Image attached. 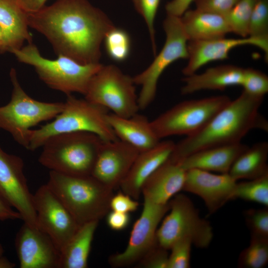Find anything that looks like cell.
Returning a JSON list of instances; mask_svg holds the SVG:
<instances>
[{
	"instance_id": "obj_1",
	"label": "cell",
	"mask_w": 268,
	"mask_h": 268,
	"mask_svg": "<svg viewBox=\"0 0 268 268\" xmlns=\"http://www.w3.org/2000/svg\"><path fill=\"white\" fill-rule=\"evenodd\" d=\"M28 26L44 35L59 55L84 65L99 63L101 45L115 26L88 0H57L38 11L26 12Z\"/></svg>"
},
{
	"instance_id": "obj_2",
	"label": "cell",
	"mask_w": 268,
	"mask_h": 268,
	"mask_svg": "<svg viewBox=\"0 0 268 268\" xmlns=\"http://www.w3.org/2000/svg\"><path fill=\"white\" fill-rule=\"evenodd\" d=\"M264 97L243 91L197 133L175 143L169 158L179 161L205 148L240 142L251 130H268V122L259 112Z\"/></svg>"
},
{
	"instance_id": "obj_3",
	"label": "cell",
	"mask_w": 268,
	"mask_h": 268,
	"mask_svg": "<svg viewBox=\"0 0 268 268\" xmlns=\"http://www.w3.org/2000/svg\"><path fill=\"white\" fill-rule=\"evenodd\" d=\"M46 184L79 226L99 221L110 210L113 190L91 175L73 176L50 171Z\"/></svg>"
},
{
	"instance_id": "obj_4",
	"label": "cell",
	"mask_w": 268,
	"mask_h": 268,
	"mask_svg": "<svg viewBox=\"0 0 268 268\" xmlns=\"http://www.w3.org/2000/svg\"><path fill=\"white\" fill-rule=\"evenodd\" d=\"M108 110L85 98L67 95L62 111L54 121L32 130L28 149L34 151L42 147L49 138L68 133H90L104 141L118 140L107 121Z\"/></svg>"
},
{
	"instance_id": "obj_5",
	"label": "cell",
	"mask_w": 268,
	"mask_h": 268,
	"mask_svg": "<svg viewBox=\"0 0 268 268\" xmlns=\"http://www.w3.org/2000/svg\"><path fill=\"white\" fill-rule=\"evenodd\" d=\"M104 141L87 132L64 133L49 138L43 144L39 162L61 174L73 176L91 175Z\"/></svg>"
},
{
	"instance_id": "obj_6",
	"label": "cell",
	"mask_w": 268,
	"mask_h": 268,
	"mask_svg": "<svg viewBox=\"0 0 268 268\" xmlns=\"http://www.w3.org/2000/svg\"><path fill=\"white\" fill-rule=\"evenodd\" d=\"M17 60L33 66L39 78L50 88L67 95L77 92L84 95L93 76L102 65L81 64L65 56L54 60L42 57L32 43L10 52Z\"/></svg>"
},
{
	"instance_id": "obj_7",
	"label": "cell",
	"mask_w": 268,
	"mask_h": 268,
	"mask_svg": "<svg viewBox=\"0 0 268 268\" xmlns=\"http://www.w3.org/2000/svg\"><path fill=\"white\" fill-rule=\"evenodd\" d=\"M12 84L11 99L0 107V129L28 149L32 130L39 123L55 118L63 110V102H45L30 97L20 86L14 68L10 71Z\"/></svg>"
},
{
	"instance_id": "obj_8",
	"label": "cell",
	"mask_w": 268,
	"mask_h": 268,
	"mask_svg": "<svg viewBox=\"0 0 268 268\" xmlns=\"http://www.w3.org/2000/svg\"><path fill=\"white\" fill-rule=\"evenodd\" d=\"M169 213L157 228V243L166 250L181 239L190 240L197 248H206L213 236L209 222L202 218L191 199L183 194H177L169 201Z\"/></svg>"
},
{
	"instance_id": "obj_9",
	"label": "cell",
	"mask_w": 268,
	"mask_h": 268,
	"mask_svg": "<svg viewBox=\"0 0 268 268\" xmlns=\"http://www.w3.org/2000/svg\"><path fill=\"white\" fill-rule=\"evenodd\" d=\"M219 95L180 102L151 121L159 139L175 135H192L204 127L230 102Z\"/></svg>"
},
{
	"instance_id": "obj_10",
	"label": "cell",
	"mask_w": 268,
	"mask_h": 268,
	"mask_svg": "<svg viewBox=\"0 0 268 268\" xmlns=\"http://www.w3.org/2000/svg\"><path fill=\"white\" fill-rule=\"evenodd\" d=\"M84 95L89 101L120 117H131L139 110L133 77L114 65H102L91 79Z\"/></svg>"
},
{
	"instance_id": "obj_11",
	"label": "cell",
	"mask_w": 268,
	"mask_h": 268,
	"mask_svg": "<svg viewBox=\"0 0 268 268\" xmlns=\"http://www.w3.org/2000/svg\"><path fill=\"white\" fill-rule=\"evenodd\" d=\"M163 26L166 40L162 49L146 69L133 77L134 84L141 86L137 99L139 110L154 100L158 81L165 69L176 60L189 57L188 40L180 17L167 14Z\"/></svg>"
},
{
	"instance_id": "obj_12",
	"label": "cell",
	"mask_w": 268,
	"mask_h": 268,
	"mask_svg": "<svg viewBox=\"0 0 268 268\" xmlns=\"http://www.w3.org/2000/svg\"><path fill=\"white\" fill-rule=\"evenodd\" d=\"M20 157L5 152L0 146V198L19 213L24 223L37 228L33 195L29 190Z\"/></svg>"
},
{
	"instance_id": "obj_13",
	"label": "cell",
	"mask_w": 268,
	"mask_h": 268,
	"mask_svg": "<svg viewBox=\"0 0 268 268\" xmlns=\"http://www.w3.org/2000/svg\"><path fill=\"white\" fill-rule=\"evenodd\" d=\"M169 207V202L158 204L144 200L142 211L133 225L126 248L112 255L109 258L110 264L124 267L138 262L157 243L158 225Z\"/></svg>"
},
{
	"instance_id": "obj_14",
	"label": "cell",
	"mask_w": 268,
	"mask_h": 268,
	"mask_svg": "<svg viewBox=\"0 0 268 268\" xmlns=\"http://www.w3.org/2000/svg\"><path fill=\"white\" fill-rule=\"evenodd\" d=\"M33 201L37 228L48 234L61 251L80 226L47 184L36 191Z\"/></svg>"
},
{
	"instance_id": "obj_15",
	"label": "cell",
	"mask_w": 268,
	"mask_h": 268,
	"mask_svg": "<svg viewBox=\"0 0 268 268\" xmlns=\"http://www.w3.org/2000/svg\"><path fill=\"white\" fill-rule=\"evenodd\" d=\"M139 153L135 148L120 139L104 141L91 175L113 190L119 186Z\"/></svg>"
},
{
	"instance_id": "obj_16",
	"label": "cell",
	"mask_w": 268,
	"mask_h": 268,
	"mask_svg": "<svg viewBox=\"0 0 268 268\" xmlns=\"http://www.w3.org/2000/svg\"><path fill=\"white\" fill-rule=\"evenodd\" d=\"M15 246L20 268H58L60 251L39 229L24 223L16 235Z\"/></svg>"
},
{
	"instance_id": "obj_17",
	"label": "cell",
	"mask_w": 268,
	"mask_h": 268,
	"mask_svg": "<svg viewBox=\"0 0 268 268\" xmlns=\"http://www.w3.org/2000/svg\"><path fill=\"white\" fill-rule=\"evenodd\" d=\"M237 182L228 173L215 174L191 169L186 170L183 190L201 198L212 214L233 200Z\"/></svg>"
},
{
	"instance_id": "obj_18",
	"label": "cell",
	"mask_w": 268,
	"mask_h": 268,
	"mask_svg": "<svg viewBox=\"0 0 268 268\" xmlns=\"http://www.w3.org/2000/svg\"><path fill=\"white\" fill-rule=\"evenodd\" d=\"M251 45L261 49L268 55V38L253 37L240 38L225 37L206 40L188 41V63L183 69V74L189 76L194 74L205 64L228 58L230 51L238 46Z\"/></svg>"
},
{
	"instance_id": "obj_19",
	"label": "cell",
	"mask_w": 268,
	"mask_h": 268,
	"mask_svg": "<svg viewBox=\"0 0 268 268\" xmlns=\"http://www.w3.org/2000/svg\"><path fill=\"white\" fill-rule=\"evenodd\" d=\"M175 145L171 140L160 141L153 148L139 152L119 185L122 192L138 200L145 181L169 158Z\"/></svg>"
},
{
	"instance_id": "obj_20",
	"label": "cell",
	"mask_w": 268,
	"mask_h": 268,
	"mask_svg": "<svg viewBox=\"0 0 268 268\" xmlns=\"http://www.w3.org/2000/svg\"><path fill=\"white\" fill-rule=\"evenodd\" d=\"M186 171L178 161L168 158L145 181L141 188L144 200L165 204L183 190Z\"/></svg>"
},
{
	"instance_id": "obj_21",
	"label": "cell",
	"mask_w": 268,
	"mask_h": 268,
	"mask_svg": "<svg viewBox=\"0 0 268 268\" xmlns=\"http://www.w3.org/2000/svg\"><path fill=\"white\" fill-rule=\"evenodd\" d=\"M107 119L118 138L139 152L153 148L160 141L151 121L143 115L136 113L125 118L108 113Z\"/></svg>"
},
{
	"instance_id": "obj_22",
	"label": "cell",
	"mask_w": 268,
	"mask_h": 268,
	"mask_svg": "<svg viewBox=\"0 0 268 268\" xmlns=\"http://www.w3.org/2000/svg\"><path fill=\"white\" fill-rule=\"evenodd\" d=\"M248 147L241 142L211 147L195 152L178 162L186 171L198 169L228 173L235 160Z\"/></svg>"
},
{
	"instance_id": "obj_23",
	"label": "cell",
	"mask_w": 268,
	"mask_h": 268,
	"mask_svg": "<svg viewBox=\"0 0 268 268\" xmlns=\"http://www.w3.org/2000/svg\"><path fill=\"white\" fill-rule=\"evenodd\" d=\"M26 12L18 0H0V28L3 39L2 53L20 49L26 41L32 43L28 30Z\"/></svg>"
},
{
	"instance_id": "obj_24",
	"label": "cell",
	"mask_w": 268,
	"mask_h": 268,
	"mask_svg": "<svg viewBox=\"0 0 268 268\" xmlns=\"http://www.w3.org/2000/svg\"><path fill=\"white\" fill-rule=\"evenodd\" d=\"M180 19L188 41L223 38L231 32L225 16L214 12L188 9Z\"/></svg>"
},
{
	"instance_id": "obj_25",
	"label": "cell",
	"mask_w": 268,
	"mask_h": 268,
	"mask_svg": "<svg viewBox=\"0 0 268 268\" xmlns=\"http://www.w3.org/2000/svg\"><path fill=\"white\" fill-rule=\"evenodd\" d=\"M244 68L225 65L207 68L200 74L196 73L183 78V95L192 94L201 90H223L234 85H241Z\"/></svg>"
},
{
	"instance_id": "obj_26",
	"label": "cell",
	"mask_w": 268,
	"mask_h": 268,
	"mask_svg": "<svg viewBox=\"0 0 268 268\" xmlns=\"http://www.w3.org/2000/svg\"><path fill=\"white\" fill-rule=\"evenodd\" d=\"M99 221L80 226L60 251L58 268H86L91 243Z\"/></svg>"
},
{
	"instance_id": "obj_27",
	"label": "cell",
	"mask_w": 268,
	"mask_h": 268,
	"mask_svg": "<svg viewBox=\"0 0 268 268\" xmlns=\"http://www.w3.org/2000/svg\"><path fill=\"white\" fill-rule=\"evenodd\" d=\"M268 143L257 142L237 157L228 174L236 181L261 177L268 174Z\"/></svg>"
},
{
	"instance_id": "obj_28",
	"label": "cell",
	"mask_w": 268,
	"mask_h": 268,
	"mask_svg": "<svg viewBox=\"0 0 268 268\" xmlns=\"http://www.w3.org/2000/svg\"><path fill=\"white\" fill-rule=\"evenodd\" d=\"M268 263V238L251 236L250 244L240 253L238 266L242 268H263Z\"/></svg>"
},
{
	"instance_id": "obj_29",
	"label": "cell",
	"mask_w": 268,
	"mask_h": 268,
	"mask_svg": "<svg viewBox=\"0 0 268 268\" xmlns=\"http://www.w3.org/2000/svg\"><path fill=\"white\" fill-rule=\"evenodd\" d=\"M240 199L268 206V174L236 184L233 200Z\"/></svg>"
},
{
	"instance_id": "obj_30",
	"label": "cell",
	"mask_w": 268,
	"mask_h": 268,
	"mask_svg": "<svg viewBox=\"0 0 268 268\" xmlns=\"http://www.w3.org/2000/svg\"><path fill=\"white\" fill-rule=\"evenodd\" d=\"M258 0H239L224 16L231 32L241 37L248 36L251 14Z\"/></svg>"
},
{
	"instance_id": "obj_31",
	"label": "cell",
	"mask_w": 268,
	"mask_h": 268,
	"mask_svg": "<svg viewBox=\"0 0 268 268\" xmlns=\"http://www.w3.org/2000/svg\"><path fill=\"white\" fill-rule=\"evenodd\" d=\"M104 41L106 52L112 59L122 62L128 57L131 41L125 30L115 26L107 33Z\"/></svg>"
},
{
	"instance_id": "obj_32",
	"label": "cell",
	"mask_w": 268,
	"mask_h": 268,
	"mask_svg": "<svg viewBox=\"0 0 268 268\" xmlns=\"http://www.w3.org/2000/svg\"><path fill=\"white\" fill-rule=\"evenodd\" d=\"M248 36L268 38V0H258L253 10Z\"/></svg>"
},
{
	"instance_id": "obj_33",
	"label": "cell",
	"mask_w": 268,
	"mask_h": 268,
	"mask_svg": "<svg viewBox=\"0 0 268 268\" xmlns=\"http://www.w3.org/2000/svg\"><path fill=\"white\" fill-rule=\"evenodd\" d=\"M241 85L247 93L264 97L268 92V77L260 70L253 68L244 69Z\"/></svg>"
},
{
	"instance_id": "obj_34",
	"label": "cell",
	"mask_w": 268,
	"mask_h": 268,
	"mask_svg": "<svg viewBox=\"0 0 268 268\" xmlns=\"http://www.w3.org/2000/svg\"><path fill=\"white\" fill-rule=\"evenodd\" d=\"M137 12L143 18L148 30L154 55L156 53L154 22L160 0H133Z\"/></svg>"
},
{
	"instance_id": "obj_35",
	"label": "cell",
	"mask_w": 268,
	"mask_h": 268,
	"mask_svg": "<svg viewBox=\"0 0 268 268\" xmlns=\"http://www.w3.org/2000/svg\"><path fill=\"white\" fill-rule=\"evenodd\" d=\"M251 208L244 212L246 225L251 236L268 238V209Z\"/></svg>"
},
{
	"instance_id": "obj_36",
	"label": "cell",
	"mask_w": 268,
	"mask_h": 268,
	"mask_svg": "<svg viewBox=\"0 0 268 268\" xmlns=\"http://www.w3.org/2000/svg\"><path fill=\"white\" fill-rule=\"evenodd\" d=\"M192 243L187 239L176 241L171 247L167 268H189Z\"/></svg>"
},
{
	"instance_id": "obj_37",
	"label": "cell",
	"mask_w": 268,
	"mask_h": 268,
	"mask_svg": "<svg viewBox=\"0 0 268 268\" xmlns=\"http://www.w3.org/2000/svg\"><path fill=\"white\" fill-rule=\"evenodd\" d=\"M168 257V250L157 243L138 262V266L144 268H167Z\"/></svg>"
},
{
	"instance_id": "obj_38",
	"label": "cell",
	"mask_w": 268,
	"mask_h": 268,
	"mask_svg": "<svg viewBox=\"0 0 268 268\" xmlns=\"http://www.w3.org/2000/svg\"><path fill=\"white\" fill-rule=\"evenodd\" d=\"M239 0H195L196 8L225 15Z\"/></svg>"
},
{
	"instance_id": "obj_39",
	"label": "cell",
	"mask_w": 268,
	"mask_h": 268,
	"mask_svg": "<svg viewBox=\"0 0 268 268\" xmlns=\"http://www.w3.org/2000/svg\"><path fill=\"white\" fill-rule=\"evenodd\" d=\"M139 206V203L129 195L119 192L113 195L110 202L111 210L128 213L135 211Z\"/></svg>"
},
{
	"instance_id": "obj_40",
	"label": "cell",
	"mask_w": 268,
	"mask_h": 268,
	"mask_svg": "<svg viewBox=\"0 0 268 268\" xmlns=\"http://www.w3.org/2000/svg\"><path fill=\"white\" fill-rule=\"evenodd\" d=\"M131 220L130 214L111 210L106 216L107 225L112 230L121 231L129 225Z\"/></svg>"
},
{
	"instance_id": "obj_41",
	"label": "cell",
	"mask_w": 268,
	"mask_h": 268,
	"mask_svg": "<svg viewBox=\"0 0 268 268\" xmlns=\"http://www.w3.org/2000/svg\"><path fill=\"white\" fill-rule=\"evenodd\" d=\"M195 0H172L165 5L167 15L180 17Z\"/></svg>"
},
{
	"instance_id": "obj_42",
	"label": "cell",
	"mask_w": 268,
	"mask_h": 268,
	"mask_svg": "<svg viewBox=\"0 0 268 268\" xmlns=\"http://www.w3.org/2000/svg\"><path fill=\"white\" fill-rule=\"evenodd\" d=\"M21 219L19 213L6 203L0 198V220H14Z\"/></svg>"
},
{
	"instance_id": "obj_43",
	"label": "cell",
	"mask_w": 268,
	"mask_h": 268,
	"mask_svg": "<svg viewBox=\"0 0 268 268\" xmlns=\"http://www.w3.org/2000/svg\"><path fill=\"white\" fill-rule=\"evenodd\" d=\"M47 0H18L21 8L26 12H32L38 11L45 6Z\"/></svg>"
},
{
	"instance_id": "obj_44",
	"label": "cell",
	"mask_w": 268,
	"mask_h": 268,
	"mask_svg": "<svg viewBox=\"0 0 268 268\" xmlns=\"http://www.w3.org/2000/svg\"><path fill=\"white\" fill-rule=\"evenodd\" d=\"M15 267V264L6 258L2 256L0 257V268H13Z\"/></svg>"
},
{
	"instance_id": "obj_45",
	"label": "cell",
	"mask_w": 268,
	"mask_h": 268,
	"mask_svg": "<svg viewBox=\"0 0 268 268\" xmlns=\"http://www.w3.org/2000/svg\"><path fill=\"white\" fill-rule=\"evenodd\" d=\"M3 48V39L1 30L0 28V53H2Z\"/></svg>"
},
{
	"instance_id": "obj_46",
	"label": "cell",
	"mask_w": 268,
	"mask_h": 268,
	"mask_svg": "<svg viewBox=\"0 0 268 268\" xmlns=\"http://www.w3.org/2000/svg\"><path fill=\"white\" fill-rule=\"evenodd\" d=\"M4 252L2 246L0 244V257L2 256Z\"/></svg>"
}]
</instances>
